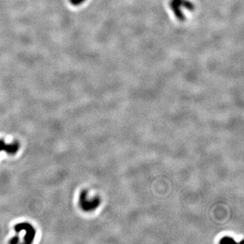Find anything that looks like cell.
<instances>
[{
	"instance_id": "6da1fadb",
	"label": "cell",
	"mask_w": 244,
	"mask_h": 244,
	"mask_svg": "<svg viewBox=\"0 0 244 244\" xmlns=\"http://www.w3.org/2000/svg\"><path fill=\"white\" fill-rule=\"evenodd\" d=\"M170 8L175 16L179 20L183 21L185 20V16L182 11V8L193 11L195 9V6L188 0H172L170 2Z\"/></svg>"
},
{
	"instance_id": "7a4b0ae2",
	"label": "cell",
	"mask_w": 244,
	"mask_h": 244,
	"mask_svg": "<svg viewBox=\"0 0 244 244\" xmlns=\"http://www.w3.org/2000/svg\"><path fill=\"white\" fill-rule=\"evenodd\" d=\"M15 231L20 232L22 230L26 231L25 236V242L27 243H31L33 242L35 236V231L33 226L28 222H22L17 224L14 227Z\"/></svg>"
},
{
	"instance_id": "3957f363",
	"label": "cell",
	"mask_w": 244,
	"mask_h": 244,
	"mask_svg": "<svg viewBox=\"0 0 244 244\" xmlns=\"http://www.w3.org/2000/svg\"><path fill=\"white\" fill-rule=\"evenodd\" d=\"M80 203L81 208L84 210L89 211L97 207L99 204V200L98 199H95L92 201H89L87 199V192L83 191L80 194Z\"/></svg>"
},
{
	"instance_id": "277c9868",
	"label": "cell",
	"mask_w": 244,
	"mask_h": 244,
	"mask_svg": "<svg viewBox=\"0 0 244 244\" xmlns=\"http://www.w3.org/2000/svg\"><path fill=\"white\" fill-rule=\"evenodd\" d=\"M19 149V145L17 143L7 145L3 140H0V151H5L10 154H15Z\"/></svg>"
},
{
	"instance_id": "5b68a950",
	"label": "cell",
	"mask_w": 244,
	"mask_h": 244,
	"mask_svg": "<svg viewBox=\"0 0 244 244\" xmlns=\"http://www.w3.org/2000/svg\"><path fill=\"white\" fill-rule=\"evenodd\" d=\"M221 243H235V241L231 238H228V237H225V238H222L221 241Z\"/></svg>"
},
{
	"instance_id": "8992f818",
	"label": "cell",
	"mask_w": 244,
	"mask_h": 244,
	"mask_svg": "<svg viewBox=\"0 0 244 244\" xmlns=\"http://www.w3.org/2000/svg\"><path fill=\"white\" fill-rule=\"evenodd\" d=\"M85 0H70V2L74 6H78L83 3Z\"/></svg>"
},
{
	"instance_id": "52a82bcc",
	"label": "cell",
	"mask_w": 244,
	"mask_h": 244,
	"mask_svg": "<svg viewBox=\"0 0 244 244\" xmlns=\"http://www.w3.org/2000/svg\"><path fill=\"white\" fill-rule=\"evenodd\" d=\"M19 237H14V238H13L11 240H10V243H18V242H19Z\"/></svg>"
}]
</instances>
